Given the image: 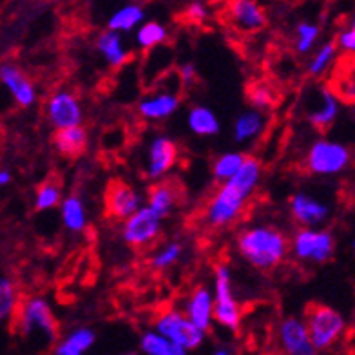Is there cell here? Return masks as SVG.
Listing matches in <instances>:
<instances>
[{
    "mask_svg": "<svg viewBox=\"0 0 355 355\" xmlns=\"http://www.w3.org/2000/svg\"><path fill=\"white\" fill-rule=\"evenodd\" d=\"M263 178V164L256 156L245 155L241 167L220 183L205 205L203 221L211 229H225L241 218Z\"/></svg>",
    "mask_w": 355,
    "mask_h": 355,
    "instance_id": "1",
    "label": "cell"
},
{
    "mask_svg": "<svg viewBox=\"0 0 355 355\" xmlns=\"http://www.w3.org/2000/svg\"><path fill=\"white\" fill-rule=\"evenodd\" d=\"M239 256L257 270H272L285 261L290 243L285 232L272 225H254L238 234L236 239Z\"/></svg>",
    "mask_w": 355,
    "mask_h": 355,
    "instance_id": "2",
    "label": "cell"
},
{
    "mask_svg": "<svg viewBox=\"0 0 355 355\" xmlns=\"http://www.w3.org/2000/svg\"><path fill=\"white\" fill-rule=\"evenodd\" d=\"M13 327L24 339H40V343L47 346L55 345L60 337V322L49 301L42 295H29L20 300L13 315Z\"/></svg>",
    "mask_w": 355,
    "mask_h": 355,
    "instance_id": "3",
    "label": "cell"
},
{
    "mask_svg": "<svg viewBox=\"0 0 355 355\" xmlns=\"http://www.w3.org/2000/svg\"><path fill=\"white\" fill-rule=\"evenodd\" d=\"M304 324L315 352L332 350L346 334L345 315L328 304H310L304 310Z\"/></svg>",
    "mask_w": 355,
    "mask_h": 355,
    "instance_id": "4",
    "label": "cell"
},
{
    "mask_svg": "<svg viewBox=\"0 0 355 355\" xmlns=\"http://www.w3.org/2000/svg\"><path fill=\"white\" fill-rule=\"evenodd\" d=\"M214 322L229 332H239L241 321H243V310L238 300L234 297L232 272L229 265L218 263L214 266Z\"/></svg>",
    "mask_w": 355,
    "mask_h": 355,
    "instance_id": "5",
    "label": "cell"
},
{
    "mask_svg": "<svg viewBox=\"0 0 355 355\" xmlns=\"http://www.w3.org/2000/svg\"><path fill=\"white\" fill-rule=\"evenodd\" d=\"M352 164V150L341 141L319 138L312 141L304 155V167L315 176H337Z\"/></svg>",
    "mask_w": 355,
    "mask_h": 355,
    "instance_id": "6",
    "label": "cell"
},
{
    "mask_svg": "<svg viewBox=\"0 0 355 355\" xmlns=\"http://www.w3.org/2000/svg\"><path fill=\"white\" fill-rule=\"evenodd\" d=\"M290 252L294 254L297 261L321 263L330 261L336 254V238L327 229L319 227H300L288 239Z\"/></svg>",
    "mask_w": 355,
    "mask_h": 355,
    "instance_id": "7",
    "label": "cell"
},
{
    "mask_svg": "<svg viewBox=\"0 0 355 355\" xmlns=\"http://www.w3.org/2000/svg\"><path fill=\"white\" fill-rule=\"evenodd\" d=\"M155 330L165 336L174 345L182 346L183 350H198L205 343L207 332L198 328L183 310L165 309L155 319Z\"/></svg>",
    "mask_w": 355,
    "mask_h": 355,
    "instance_id": "8",
    "label": "cell"
},
{
    "mask_svg": "<svg viewBox=\"0 0 355 355\" xmlns=\"http://www.w3.org/2000/svg\"><path fill=\"white\" fill-rule=\"evenodd\" d=\"M162 234V218L149 205H141L123 220L122 239L135 250H141L155 243Z\"/></svg>",
    "mask_w": 355,
    "mask_h": 355,
    "instance_id": "9",
    "label": "cell"
},
{
    "mask_svg": "<svg viewBox=\"0 0 355 355\" xmlns=\"http://www.w3.org/2000/svg\"><path fill=\"white\" fill-rule=\"evenodd\" d=\"M44 112L53 129L78 125L84 122L82 102L73 91H67V89H56L55 93L49 94L44 105Z\"/></svg>",
    "mask_w": 355,
    "mask_h": 355,
    "instance_id": "10",
    "label": "cell"
},
{
    "mask_svg": "<svg viewBox=\"0 0 355 355\" xmlns=\"http://www.w3.org/2000/svg\"><path fill=\"white\" fill-rule=\"evenodd\" d=\"M225 19L239 33L254 35L266 28L268 17L257 0H229L225 6Z\"/></svg>",
    "mask_w": 355,
    "mask_h": 355,
    "instance_id": "11",
    "label": "cell"
},
{
    "mask_svg": "<svg viewBox=\"0 0 355 355\" xmlns=\"http://www.w3.org/2000/svg\"><path fill=\"white\" fill-rule=\"evenodd\" d=\"M140 192L136 191L132 185H129L123 180H112L109 182L103 196V205H105V216L109 220L123 221L125 218L138 211L141 207Z\"/></svg>",
    "mask_w": 355,
    "mask_h": 355,
    "instance_id": "12",
    "label": "cell"
},
{
    "mask_svg": "<svg viewBox=\"0 0 355 355\" xmlns=\"http://www.w3.org/2000/svg\"><path fill=\"white\" fill-rule=\"evenodd\" d=\"M178 158H180V149L176 141L168 136H156L150 140L149 150H147L145 176L149 180H159L167 176L178 164Z\"/></svg>",
    "mask_w": 355,
    "mask_h": 355,
    "instance_id": "13",
    "label": "cell"
},
{
    "mask_svg": "<svg viewBox=\"0 0 355 355\" xmlns=\"http://www.w3.org/2000/svg\"><path fill=\"white\" fill-rule=\"evenodd\" d=\"M0 84L11 94L15 103L20 107H31L37 102V87L28 76V73L15 62L0 64Z\"/></svg>",
    "mask_w": 355,
    "mask_h": 355,
    "instance_id": "14",
    "label": "cell"
},
{
    "mask_svg": "<svg viewBox=\"0 0 355 355\" xmlns=\"http://www.w3.org/2000/svg\"><path fill=\"white\" fill-rule=\"evenodd\" d=\"M290 216L300 227H319L330 218V207L309 192H295L288 201Z\"/></svg>",
    "mask_w": 355,
    "mask_h": 355,
    "instance_id": "15",
    "label": "cell"
},
{
    "mask_svg": "<svg viewBox=\"0 0 355 355\" xmlns=\"http://www.w3.org/2000/svg\"><path fill=\"white\" fill-rule=\"evenodd\" d=\"M277 343L281 352L288 355H313L309 330L301 318H285L277 327Z\"/></svg>",
    "mask_w": 355,
    "mask_h": 355,
    "instance_id": "16",
    "label": "cell"
},
{
    "mask_svg": "<svg viewBox=\"0 0 355 355\" xmlns=\"http://www.w3.org/2000/svg\"><path fill=\"white\" fill-rule=\"evenodd\" d=\"M182 187L180 183L174 182V180H167V178H159L156 180V183H153L149 189V194H147V205L156 212V214L165 220L168 216L173 214L180 207V201H182Z\"/></svg>",
    "mask_w": 355,
    "mask_h": 355,
    "instance_id": "17",
    "label": "cell"
},
{
    "mask_svg": "<svg viewBox=\"0 0 355 355\" xmlns=\"http://www.w3.org/2000/svg\"><path fill=\"white\" fill-rule=\"evenodd\" d=\"M183 313L191 319L198 328L209 332L214 324V297L212 290L207 286H198L189 294L183 303Z\"/></svg>",
    "mask_w": 355,
    "mask_h": 355,
    "instance_id": "18",
    "label": "cell"
},
{
    "mask_svg": "<svg viewBox=\"0 0 355 355\" xmlns=\"http://www.w3.org/2000/svg\"><path fill=\"white\" fill-rule=\"evenodd\" d=\"M180 94L174 91H159L155 94H147L138 103V114L147 122H162L167 120L180 109Z\"/></svg>",
    "mask_w": 355,
    "mask_h": 355,
    "instance_id": "19",
    "label": "cell"
},
{
    "mask_svg": "<svg viewBox=\"0 0 355 355\" xmlns=\"http://www.w3.org/2000/svg\"><path fill=\"white\" fill-rule=\"evenodd\" d=\"M89 135L82 123L71 127H62V129H55L53 135V145L58 155L64 158H78L87 149Z\"/></svg>",
    "mask_w": 355,
    "mask_h": 355,
    "instance_id": "20",
    "label": "cell"
},
{
    "mask_svg": "<svg viewBox=\"0 0 355 355\" xmlns=\"http://www.w3.org/2000/svg\"><path fill=\"white\" fill-rule=\"evenodd\" d=\"M318 105L309 112V122L312 123L318 131H327L339 118L341 112V103H339V96L334 93L332 89L321 87L319 91Z\"/></svg>",
    "mask_w": 355,
    "mask_h": 355,
    "instance_id": "21",
    "label": "cell"
},
{
    "mask_svg": "<svg viewBox=\"0 0 355 355\" xmlns=\"http://www.w3.org/2000/svg\"><path fill=\"white\" fill-rule=\"evenodd\" d=\"M96 49L112 69H120L131 60V51L127 49L120 31H112V29L102 31L96 38Z\"/></svg>",
    "mask_w": 355,
    "mask_h": 355,
    "instance_id": "22",
    "label": "cell"
},
{
    "mask_svg": "<svg viewBox=\"0 0 355 355\" xmlns=\"http://www.w3.org/2000/svg\"><path fill=\"white\" fill-rule=\"evenodd\" d=\"M96 341V334L91 328H75L67 336L58 337L53 345L56 355H84L93 348Z\"/></svg>",
    "mask_w": 355,
    "mask_h": 355,
    "instance_id": "23",
    "label": "cell"
},
{
    "mask_svg": "<svg viewBox=\"0 0 355 355\" xmlns=\"http://www.w3.org/2000/svg\"><path fill=\"white\" fill-rule=\"evenodd\" d=\"M266 127V114L257 109H248L241 112L236 122H234V140L238 144H248L256 140L257 136H261Z\"/></svg>",
    "mask_w": 355,
    "mask_h": 355,
    "instance_id": "24",
    "label": "cell"
},
{
    "mask_svg": "<svg viewBox=\"0 0 355 355\" xmlns=\"http://www.w3.org/2000/svg\"><path fill=\"white\" fill-rule=\"evenodd\" d=\"M58 207H60L62 223L69 232H84L87 229V209L78 194H69V196L62 198Z\"/></svg>",
    "mask_w": 355,
    "mask_h": 355,
    "instance_id": "25",
    "label": "cell"
},
{
    "mask_svg": "<svg viewBox=\"0 0 355 355\" xmlns=\"http://www.w3.org/2000/svg\"><path fill=\"white\" fill-rule=\"evenodd\" d=\"M185 120H187L189 131L192 135L201 136V138L216 136L221 129V123L216 116V112L211 107H205V105H194V107L189 109Z\"/></svg>",
    "mask_w": 355,
    "mask_h": 355,
    "instance_id": "26",
    "label": "cell"
},
{
    "mask_svg": "<svg viewBox=\"0 0 355 355\" xmlns=\"http://www.w3.org/2000/svg\"><path fill=\"white\" fill-rule=\"evenodd\" d=\"M145 20V11L141 6L138 4H127L122 6L120 10L109 17L107 29L112 31H120V33H129L132 29H136Z\"/></svg>",
    "mask_w": 355,
    "mask_h": 355,
    "instance_id": "27",
    "label": "cell"
},
{
    "mask_svg": "<svg viewBox=\"0 0 355 355\" xmlns=\"http://www.w3.org/2000/svg\"><path fill=\"white\" fill-rule=\"evenodd\" d=\"M140 348L145 355H185L187 350L174 345L156 330H145L140 337Z\"/></svg>",
    "mask_w": 355,
    "mask_h": 355,
    "instance_id": "28",
    "label": "cell"
},
{
    "mask_svg": "<svg viewBox=\"0 0 355 355\" xmlns=\"http://www.w3.org/2000/svg\"><path fill=\"white\" fill-rule=\"evenodd\" d=\"M167 38L168 29L156 20H144L136 28V44L144 51H150V49L162 46V44L167 42Z\"/></svg>",
    "mask_w": 355,
    "mask_h": 355,
    "instance_id": "29",
    "label": "cell"
},
{
    "mask_svg": "<svg viewBox=\"0 0 355 355\" xmlns=\"http://www.w3.org/2000/svg\"><path fill=\"white\" fill-rule=\"evenodd\" d=\"M62 201V183L58 178H47L35 192V211L46 212L56 209Z\"/></svg>",
    "mask_w": 355,
    "mask_h": 355,
    "instance_id": "30",
    "label": "cell"
},
{
    "mask_svg": "<svg viewBox=\"0 0 355 355\" xmlns=\"http://www.w3.org/2000/svg\"><path fill=\"white\" fill-rule=\"evenodd\" d=\"M19 303L20 294L15 281L10 277H0V324L13 321Z\"/></svg>",
    "mask_w": 355,
    "mask_h": 355,
    "instance_id": "31",
    "label": "cell"
},
{
    "mask_svg": "<svg viewBox=\"0 0 355 355\" xmlns=\"http://www.w3.org/2000/svg\"><path fill=\"white\" fill-rule=\"evenodd\" d=\"M337 53H339V49H337L334 40H328V42H324L322 46H319V49L313 53L312 60H310L309 64L310 76H315V78H318V76L324 75V73L332 67L334 62H336Z\"/></svg>",
    "mask_w": 355,
    "mask_h": 355,
    "instance_id": "32",
    "label": "cell"
},
{
    "mask_svg": "<svg viewBox=\"0 0 355 355\" xmlns=\"http://www.w3.org/2000/svg\"><path fill=\"white\" fill-rule=\"evenodd\" d=\"M247 100L252 109L266 112L276 105V93H274V89L268 84H265V82H256V84L248 85Z\"/></svg>",
    "mask_w": 355,
    "mask_h": 355,
    "instance_id": "33",
    "label": "cell"
},
{
    "mask_svg": "<svg viewBox=\"0 0 355 355\" xmlns=\"http://www.w3.org/2000/svg\"><path fill=\"white\" fill-rule=\"evenodd\" d=\"M245 155L243 153H223L218 158L214 159V164H212V176L218 183L225 182V180H229L239 167L243 164Z\"/></svg>",
    "mask_w": 355,
    "mask_h": 355,
    "instance_id": "34",
    "label": "cell"
},
{
    "mask_svg": "<svg viewBox=\"0 0 355 355\" xmlns=\"http://www.w3.org/2000/svg\"><path fill=\"white\" fill-rule=\"evenodd\" d=\"M321 37V28L313 22H300L295 26V51L300 55H309Z\"/></svg>",
    "mask_w": 355,
    "mask_h": 355,
    "instance_id": "35",
    "label": "cell"
},
{
    "mask_svg": "<svg viewBox=\"0 0 355 355\" xmlns=\"http://www.w3.org/2000/svg\"><path fill=\"white\" fill-rule=\"evenodd\" d=\"M183 254V245L180 241H171V243L164 245L162 248H158L153 257H150L149 265L155 268V270H165V268H171V266L176 265L180 261V257Z\"/></svg>",
    "mask_w": 355,
    "mask_h": 355,
    "instance_id": "36",
    "label": "cell"
},
{
    "mask_svg": "<svg viewBox=\"0 0 355 355\" xmlns=\"http://www.w3.org/2000/svg\"><path fill=\"white\" fill-rule=\"evenodd\" d=\"M336 46L339 51L346 53V55H352V53L355 51V28L354 24H350V26H346V28H343L339 33H337L336 37Z\"/></svg>",
    "mask_w": 355,
    "mask_h": 355,
    "instance_id": "37",
    "label": "cell"
},
{
    "mask_svg": "<svg viewBox=\"0 0 355 355\" xmlns=\"http://www.w3.org/2000/svg\"><path fill=\"white\" fill-rule=\"evenodd\" d=\"M183 17L189 24H203L209 19V10H207V6L203 2H192V4L187 6Z\"/></svg>",
    "mask_w": 355,
    "mask_h": 355,
    "instance_id": "38",
    "label": "cell"
},
{
    "mask_svg": "<svg viewBox=\"0 0 355 355\" xmlns=\"http://www.w3.org/2000/svg\"><path fill=\"white\" fill-rule=\"evenodd\" d=\"M178 76H180L183 84L191 85L196 80V67H194V64H183L180 71H178Z\"/></svg>",
    "mask_w": 355,
    "mask_h": 355,
    "instance_id": "39",
    "label": "cell"
},
{
    "mask_svg": "<svg viewBox=\"0 0 355 355\" xmlns=\"http://www.w3.org/2000/svg\"><path fill=\"white\" fill-rule=\"evenodd\" d=\"M11 182H13V174H11L10 168H0V189L8 187Z\"/></svg>",
    "mask_w": 355,
    "mask_h": 355,
    "instance_id": "40",
    "label": "cell"
},
{
    "mask_svg": "<svg viewBox=\"0 0 355 355\" xmlns=\"http://www.w3.org/2000/svg\"><path fill=\"white\" fill-rule=\"evenodd\" d=\"M232 354V350H227V348H216L214 355H229Z\"/></svg>",
    "mask_w": 355,
    "mask_h": 355,
    "instance_id": "41",
    "label": "cell"
}]
</instances>
